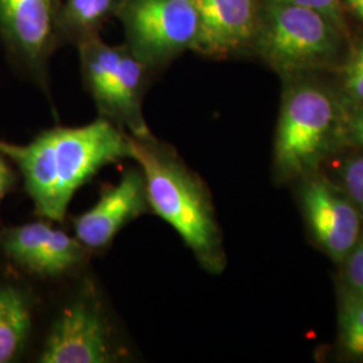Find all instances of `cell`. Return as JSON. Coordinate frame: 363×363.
I'll use <instances>...</instances> for the list:
<instances>
[{
  "instance_id": "obj_2",
  "label": "cell",
  "mask_w": 363,
  "mask_h": 363,
  "mask_svg": "<svg viewBox=\"0 0 363 363\" xmlns=\"http://www.w3.org/2000/svg\"><path fill=\"white\" fill-rule=\"evenodd\" d=\"M132 139V159L143 172L151 211L179 234L206 271L220 273L225 267V252L203 182L169 143L154 135Z\"/></svg>"
},
{
  "instance_id": "obj_3",
  "label": "cell",
  "mask_w": 363,
  "mask_h": 363,
  "mask_svg": "<svg viewBox=\"0 0 363 363\" xmlns=\"http://www.w3.org/2000/svg\"><path fill=\"white\" fill-rule=\"evenodd\" d=\"M81 73L100 116L135 139L152 136L143 115L145 91L155 73L123 43L101 37L78 45Z\"/></svg>"
},
{
  "instance_id": "obj_19",
  "label": "cell",
  "mask_w": 363,
  "mask_h": 363,
  "mask_svg": "<svg viewBox=\"0 0 363 363\" xmlns=\"http://www.w3.org/2000/svg\"><path fill=\"white\" fill-rule=\"evenodd\" d=\"M345 261V284L351 294L363 296V242H358Z\"/></svg>"
},
{
  "instance_id": "obj_20",
  "label": "cell",
  "mask_w": 363,
  "mask_h": 363,
  "mask_svg": "<svg viewBox=\"0 0 363 363\" xmlns=\"http://www.w3.org/2000/svg\"><path fill=\"white\" fill-rule=\"evenodd\" d=\"M273 1H281V3L311 9V10L325 15L337 27L340 26V23H342L339 0H273Z\"/></svg>"
},
{
  "instance_id": "obj_16",
  "label": "cell",
  "mask_w": 363,
  "mask_h": 363,
  "mask_svg": "<svg viewBox=\"0 0 363 363\" xmlns=\"http://www.w3.org/2000/svg\"><path fill=\"white\" fill-rule=\"evenodd\" d=\"M339 340L351 359L363 361V296L347 292L339 316Z\"/></svg>"
},
{
  "instance_id": "obj_10",
  "label": "cell",
  "mask_w": 363,
  "mask_h": 363,
  "mask_svg": "<svg viewBox=\"0 0 363 363\" xmlns=\"http://www.w3.org/2000/svg\"><path fill=\"white\" fill-rule=\"evenodd\" d=\"M301 203L319 245L333 259L345 261L358 245L361 235V217L355 203L345 191L320 178L304 184Z\"/></svg>"
},
{
  "instance_id": "obj_15",
  "label": "cell",
  "mask_w": 363,
  "mask_h": 363,
  "mask_svg": "<svg viewBox=\"0 0 363 363\" xmlns=\"http://www.w3.org/2000/svg\"><path fill=\"white\" fill-rule=\"evenodd\" d=\"M52 228L54 226L48 220H35L9 228L1 233L0 244L4 253L16 265L33 273L39 255L52 233Z\"/></svg>"
},
{
  "instance_id": "obj_18",
  "label": "cell",
  "mask_w": 363,
  "mask_h": 363,
  "mask_svg": "<svg viewBox=\"0 0 363 363\" xmlns=\"http://www.w3.org/2000/svg\"><path fill=\"white\" fill-rule=\"evenodd\" d=\"M343 85L349 97L363 105V43L351 54L343 72Z\"/></svg>"
},
{
  "instance_id": "obj_21",
  "label": "cell",
  "mask_w": 363,
  "mask_h": 363,
  "mask_svg": "<svg viewBox=\"0 0 363 363\" xmlns=\"http://www.w3.org/2000/svg\"><path fill=\"white\" fill-rule=\"evenodd\" d=\"M347 132L351 140L363 148V105L349 118Z\"/></svg>"
},
{
  "instance_id": "obj_1",
  "label": "cell",
  "mask_w": 363,
  "mask_h": 363,
  "mask_svg": "<svg viewBox=\"0 0 363 363\" xmlns=\"http://www.w3.org/2000/svg\"><path fill=\"white\" fill-rule=\"evenodd\" d=\"M0 154L18 166L35 213L62 222L79 187L101 169L133 157V139L105 117L81 127H54L30 143L0 140Z\"/></svg>"
},
{
  "instance_id": "obj_7",
  "label": "cell",
  "mask_w": 363,
  "mask_h": 363,
  "mask_svg": "<svg viewBox=\"0 0 363 363\" xmlns=\"http://www.w3.org/2000/svg\"><path fill=\"white\" fill-rule=\"evenodd\" d=\"M120 357L101 298L86 284L52 322L39 362L106 363Z\"/></svg>"
},
{
  "instance_id": "obj_13",
  "label": "cell",
  "mask_w": 363,
  "mask_h": 363,
  "mask_svg": "<svg viewBox=\"0 0 363 363\" xmlns=\"http://www.w3.org/2000/svg\"><path fill=\"white\" fill-rule=\"evenodd\" d=\"M33 325L31 301L25 291L0 288V363L13 362L25 349Z\"/></svg>"
},
{
  "instance_id": "obj_12",
  "label": "cell",
  "mask_w": 363,
  "mask_h": 363,
  "mask_svg": "<svg viewBox=\"0 0 363 363\" xmlns=\"http://www.w3.org/2000/svg\"><path fill=\"white\" fill-rule=\"evenodd\" d=\"M121 0H65L60 15V43L81 45L100 37L105 23L116 16Z\"/></svg>"
},
{
  "instance_id": "obj_8",
  "label": "cell",
  "mask_w": 363,
  "mask_h": 363,
  "mask_svg": "<svg viewBox=\"0 0 363 363\" xmlns=\"http://www.w3.org/2000/svg\"><path fill=\"white\" fill-rule=\"evenodd\" d=\"M64 0H0V38L28 77L48 88L49 64L60 43Z\"/></svg>"
},
{
  "instance_id": "obj_11",
  "label": "cell",
  "mask_w": 363,
  "mask_h": 363,
  "mask_svg": "<svg viewBox=\"0 0 363 363\" xmlns=\"http://www.w3.org/2000/svg\"><path fill=\"white\" fill-rule=\"evenodd\" d=\"M199 18L194 52L223 58L253 45L259 25L257 0H193Z\"/></svg>"
},
{
  "instance_id": "obj_14",
  "label": "cell",
  "mask_w": 363,
  "mask_h": 363,
  "mask_svg": "<svg viewBox=\"0 0 363 363\" xmlns=\"http://www.w3.org/2000/svg\"><path fill=\"white\" fill-rule=\"evenodd\" d=\"M88 255L89 250L76 237L52 228L33 273L42 277H60L76 271L86 261Z\"/></svg>"
},
{
  "instance_id": "obj_6",
  "label": "cell",
  "mask_w": 363,
  "mask_h": 363,
  "mask_svg": "<svg viewBox=\"0 0 363 363\" xmlns=\"http://www.w3.org/2000/svg\"><path fill=\"white\" fill-rule=\"evenodd\" d=\"M337 106L323 89L301 85L289 91L276 132L274 160L283 175L311 171L337 132Z\"/></svg>"
},
{
  "instance_id": "obj_9",
  "label": "cell",
  "mask_w": 363,
  "mask_h": 363,
  "mask_svg": "<svg viewBox=\"0 0 363 363\" xmlns=\"http://www.w3.org/2000/svg\"><path fill=\"white\" fill-rule=\"evenodd\" d=\"M150 211L143 172L140 167H130L115 186L105 189L89 210L73 220L74 234L89 253L103 252L124 226Z\"/></svg>"
},
{
  "instance_id": "obj_22",
  "label": "cell",
  "mask_w": 363,
  "mask_h": 363,
  "mask_svg": "<svg viewBox=\"0 0 363 363\" xmlns=\"http://www.w3.org/2000/svg\"><path fill=\"white\" fill-rule=\"evenodd\" d=\"M13 182H15V174L11 167L9 166V163L6 162L4 155L0 154V202L11 190Z\"/></svg>"
},
{
  "instance_id": "obj_17",
  "label": "cell",
  "mask_w": 363,
  "mask_h": 363,
  "mask_svg": "<svg viewBox=\"0 0 363 363\" xmlns=\"http://www.w3.org/2000/svg\"><path fill=\"white\" fill-rule=\"evenodd\" d=\"M340 178L345 194L350 198L357 208L363 210V155L346 160Z\"/></svg>"
},
{
  "instance_id": "obj_5",
  "label": "cell",
  "mask_w": 363,
  "mask_h": 363,
  "mask_svg": "<svg viewBox=\"0 0 363 363\" xmlns=\"http://www.w3.org/2000/svg\"><path fill=\"white\" fill-rule=\"evenodd\" d=\"M116 18L125 45L154 73L194 50L199 18L193 0H121Z\"/></svg>"
},
{
  "instance_id": "obj_4",
  "label": "cell",
  "mask_w": 363,
  "mask_h": 363,
  "mask_svg": "<svg viewBox=\"0 0 363 363\" xmlns=\"http://www.w3.org/2000/svg\"><path fill=\"white\" fill-rule=\"evenodd\" d=\"M335 27L325 15L311 9L264 0L252 46L277 69L296 70L334 55Z\"/></svg>"
},
{
  "instance_id": "obj_23",
  "label": "cell",
  "mask_w": 363,
  "mask_h": 363,
  "mask_svg": "<svg viewBox=\"0 0 363 363\" xmlns=\"http://www.w3.org/2000/svg\"><path fill=\"white\" fill-rule=\"evenodd\" d=\"M345 1L350 7L351 11H354L361 19H363V0H345Z\"/></svg>"
}]
</instances>
